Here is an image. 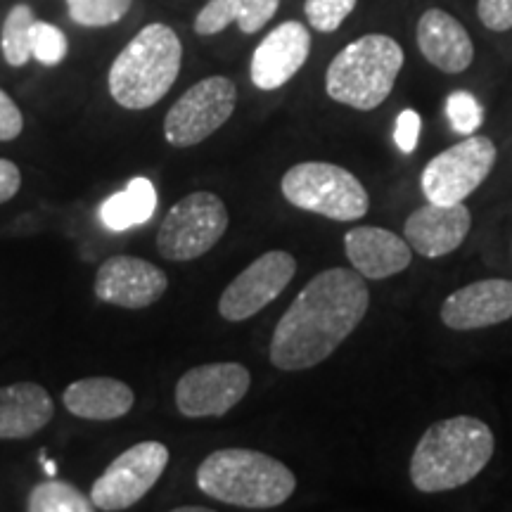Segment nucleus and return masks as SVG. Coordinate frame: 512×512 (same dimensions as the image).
<instances>
[{
	"instance_id": "26",
	"label": "nucleus",
	"mask_w": 512,
	"mask_h": 512,
	"mask_svg": "<svg viewBox=\"0 0 512 512\" xmlns=\"http://www.w3.org/2000/svg\"><path fill=\"white\" fill-rule=\"evenodd\" d=\"M69 53V41L64 31L55 24L36 19L34 31H31V55L43 67H57Z\"/></svg>"
},
{
	"instance_id": "6",
	"label": "nucleus",
	"mask_w": 512,
	"mask_h": 512,
	"mask_svg": "<svg viewBox=\"0 0 512 512\" xmlns=\"http://www.w3.org/2000/svg\"><path fill=\"white\" fill-rule=\"evenodd\" d=\"M280 190L297 209L332 221L363 219L370 209V197L363 183L351 171L330 162L292 166L280 181Z\"/></svg>"
},
{
	"instance_id": "22",
	"label": "nucleus",
	"mask_w": 512,
	"mask_h": 512,
	"mask_svg": "<svg viewBox=\"0 0 512 512\" xmlns=\"http://www.w3.org/2000/svg\"><path fill=\"white\" fill-rule=\"evenodd\" d=\"M157 190L147 178H133L121 192H114L100 204V221L114 233L143 226L155 216Z\"/></svg>"
},
{
	"instance_id": "7",
	"label": "nucleus",
	"mask_w": 512,
	"mask_h": 512,
	"mask_svg": "<svg viewBox=\"0 0 512 512\" xmlns=\"http://www.w3.org/2000/svg\"><path fill=\"white\" fill-rule=\"evenodd\" d=\"M228 230V209L214 192H192L178 200L157 230V249L169 261L200 259Z\"/></svg>"
},
{
	"instance_id": "11",
	"label": "nucleus",
	"mask_w": 512,
	"mask_h": 512,
	"mask_svg": "<svg viewBox=\"0 0 512 512\" xmlns=\"http://www.w3.org/2000/svg\"><path fill=\"white\" fill-rule=\"evenodd\" d=\"M252 375L242 363H204L176 384V408L185 418H221L245 399Z\"/></svg>"
},
{
	"instance_id": "21",
	"label": "nucleus",
	"mask_w": 512,
	"mask_h": 512,
	"mask_svg": "<svg viewBox=\"0 0 512 512\" xmlns=\"http://www.w3.org/2000/svg\"><path fill=\"white\" fill-rule=\"evenodd\" d=\"M278 8L280 0H209L197 12L192 29L197 36H216L235 22L242 34H256L271 22Z\"/></svg>"
},
{
	"instance_id": "19",
	"label": "nucleus",
	"mask_w": 512,
	"mask_h": 512,
	"mask_svg": "<svg viewBox=\"0 0 512 512\" xmlns=\"http://www.w3.org/2000/svg\"><path fill=\"white\" fill-rule=\"evenodd\" d=\"M55 403L48 389L36 382L0 387V441L29 439L53 420Z\"/></svg>"
},
{
	"instance_id": "13",
	"label": "nucleus",
	"mask_w": 512,
	"mask_h": 512,
	"mask_svg": "<svg viewBox=\"0 0 512 512\" xmlns=\"http://www.w3.org/2000/svg\"><path fill=\"white\" fill-rule=\"evenodd\" d=\"M169 278L162 268L138 256H110L95 273L93 292L100 302L121 309H147L164 297Z\"/></svg>"
},
{
	"instance_id": "31",
	"label": "nucleus",
	"mask_w": 512,
	"mask_h": 512,
	"mask_svg": "<svg viewBox=\"0 0 512 512\" xmlns=\"http://www.w3.org/2000/svg\"><path fill=\"white\" fill-rule=\"evenodd\" d=\"M24 131V117L22 110L8 93L0 88V143H8L22 136Z\"/></svg>"
},
{
	"instance_id": "18",
	"label": "nucleus",
	"mask_w": 512,
	"mask_h": 512,
	"mask_svg": "<svg viewBox=\"0 0 512 512\" xmlns=\"http://www.w3.org/2000/svg\"><path fill=\"white\" fill-rule=\"evenodd\" d=\"M422 57L444 74H460L475 60V46L467 29L446 10H425L415 29Z\"/></svg>"
},
{
	"instance_id": "17",
	"label": "nucleus",
	"mask_w": 512,
	"mask_h": 512,
	"mask_svg": "<svg viewBox=\"0 0 512 512\" xmlns=\"http://www.w3.org/2000/svg\"><path fill=\"white\" fill-rule=\"evenodd\" d=\"M347 259L363 278L384 280L406 271L411 266L413 249L406 238L392 233L387 228L358 226L344 235Z\"/></svg>"
},
{
	"instance_id": "24",
	"label": "nucleus",
	"mask_w": 512,
	"mask_h": 512,
	"mask_svg": "<svg viewBox=\"0 0 512 512\" xmlns=\"http://www.w3.org/2000/svg\"><path fill=\"white\" fill-rule=\"evenodd\" d=\"M95 508L91 496H83L74 484L48 479L29 491V512H91Z\"/></svg>"
},
{
	"instance_id": "12",
	"label": "nucleus",
	"mask_w": 512,
	"mask_h": 512,
	"mask_svg": "<svg viewBox=\"0 0 512 512\" xmlns=\"http://www.w3.org/2000/svg\"><path fill=\"white\" fill-rule=\"evenodd\" d=\"M297 273V261L290 252L273 249L252 261L238 278L223 290L219 313L230 323H240L275 302Z\"/></svg>"
},
{
	"instance_id": "15",
	"label": "nucleus",
	"mask_w": 512,
	"mask_h": 512,
	"mask_svg": "<svg viewBox=\"0 0 512 512\" xmlns=\"http://www.w3.org/2000/svg\"><path fill=\"white\" fill-rule=\"evenodd\" d=\"M512 318V280H477L448 294L441 304L446 328L465 332L491 328Z\"/></svg>"
},
{
	"instance_id": "3",
	"label": "nucleus",
	"mask_w": 512,
	"mask_h": 512,
	"mask_svg": "<svg viewBox=\"0 0 512 512\" xmlns=\"http://www.w3.org/2000/svg\"><path fill=\"white\" fill-rule=\"evenodd\" d=\"M197 486L219 503L245 510L278 508L297 489V477L285 463L252 448H221L197 467Z\"/></svg>"
},
{
	"instance_id": "8",
	"label": "nucleus",
	"mask_w": 512,
	"mask_h": 512,
	"mask_svg": "<svg viewBox=\"0 0 512 512\" xmlns=\"http://www.w3.org/2000/svg\"><path fill=\"white\" fill-rule=\"evenodd\" d=\"M238 88L228 76H207L190 86L164 117V138L174 147L200 145L233 117Z\"/></svg>"
},
{
	"instance_id": "29",
	"label": "nucleus",
	"mask_w": 512,
	"mask_h": 512,
	"mask_svg": "<svg viewBox=\"0 0 512 512\" xmlns=\"http://www.w3.org/2000/svg\"><path fill=\"white\" fill-rule=\"evenodd\" d=\"M479 22L491 31L512 29V0H479Z\"/></svg>"
},
{
	"instance_id": "34",
	"label": "nucleus",
	"mask_w": 512,
	"mask_h": 512,
	"mask_svg": "<svg viewBox=\"0 0 512 512\" xmlns=\"http://www.w3.org/2000/svg\"><path fill=\"white\" fill-rule=\"evenodd\" d=\"M176 512H209V508H176Z\"/></svg>"
},
{
	"instance_id": "9",
	"label": "nucleus",
	"mask_w": 512,
	"mask_h": 512,
	"mask_svg": "<svg viewBox=\"0 0 512 512\" xmlns=\"http://www.w3.org/2000/svg\"><path fill=\"white\" fill-rule=\"evenodd\" d=\"M166 465H169V448L162 441H140L126 448L93 482V505L105 512L133 508L162 479Z\"/></svg>"
},
{
	"instance_id": "10",
	"label": "nucleus",
	"mask_w": 512,
	"mask_h": 512,
	"mask_svg": "<svg viewBox=\"0 0 512 512\" xmlns=\"http://www.w3.org/2000/svg\"><path fill=\"white\" fill-rule=\"evenodd\" d=\"M496 164V145L486 136H467L432 159L420 185L434 204H458L486 181Z\"/></svg>"
},
{
	"instance_id": "23",
	"label": "nucleus",
	"mask_w": 512,
	"mask_h": 512,
	"mask_svg": "<svg viewBox=\"0 0 512 512\" xmlns=\"http://www.w3.org/2000/svg\"><path fill=\"white\" fill-rule=\"evenodd\" d=\"M34 12L27 3L12 5L3 22V31H0V50H3L5 62L10 67H24L29 60H34L31 55V31H34Z\"/></svg>"
},
{
	"instance_id": "4",
	"label": "nucleus",
	"mask_w": 512,
	"mask_h": 512,
	"mask_svg": "<svg viewBox=\"0 0 512 512\" xmlns=\"http://www.w3.org/2000/svg\"><path fill=\"white\" fill-rule=\"evenodd\" d=\"M183 43L169 24L152 22L114 57L107 72L112 100L124 110H150L181 74Z\"/></svg>"
},
{
	"instance_id": "30",
	"label": "nucleus",
	"mask_w": 512,
	"mask_h": 512,
	"mask_svg": "<svg viewBox=\"0 0 512 512\" xmlns=\"http://www.w3.org/2000/svg\"><path fill=\"white\" fill-rule=\"evenodd\" d=\"M420 131H422L420 114L415 110H403L399 114V119H396V128H394V140L403 155H413L415 147H418Z\"/></svg>"
},
{
	"instance_id": "14",
	"label": "nucleus",
	"mask_w": 512,
	"mask_h": 512,
	"mask_svg": "<svg viewBox=\"0 0 512 512\" xmlns=\"http://www.w3.org/2000/svg\"><path fill=\"white\" fill-rule=\"evenodd\" d=\"M311 53V34L297 19L278 24L259 43L249 64V76L259 91H278L297 76Z\"/></svg>"
},
{
	"instance_id": "1",
	"label": "nucleus",
	"mask_w": 512,
	"mask_h": 512,
	"mask_svg": "<svg viewBox=\"0 0 512 512\" xmlns=\"http://www.w3.org/2000/svg\"><path fill=\"white\" fill-rule=\"evenodd\" d=\"M370 304L366 278L356 268H328L313 275L273 330L271 363L297 373L323 363L361 325Z\"/></svg>"
},
{
	"instance_id": "25",
	"label": "nucleus",
	"mask_w": 512,
	"mask_h": 512,
	"mask_svg": "<svg viewBox=\"0 0 512 512\" xmlns=\"http://www.w3.org/2000/svg\"><path fill=\"white\" fill-rule=\"evenodd\" d=\"M133 0H67L69 19L79 27L102 29L121 22Z\"/></svg>"
},
{
	"instance_id": "32",
	"label": "nucleus",
	"mask_w": 512,
	"mask_h": 512,
	"mask_svg": "<svg viewBox=\"0 0 512 512\" xmlns=\"http://www.w3.org/2000/svg\"><path fill=\"white\" fill-rule=\"evenodd\" d=\"M22 188V171L15 162L0 157V204L10 202Z\"/></svg>"
},
{
	"instance_id": "33",
	"label": "nucleus",
	"mask_w": 512,
	"mask_h": 512,
	"mask_svg": "<svg viewBox=\"0 0 512 512\" xmlns=\"http://www.w3.org/2000/svg\"><path fill=\"white\" fill-rule=\"evenodd\" d=\"M41 460H43V465H46L48 475L55 477V472H57V463H55V460H46V453H41Z\"/></svg>"
},
{
	"instance_id": "27",
	"label": "nucleus",
	"mask_w": 512,
	"mask_h": 512,
	"mask_svg": "<svg viewBox=\"0 0 512 512\" xmlns=\"http://www.w3.org/2000/svg\"><path fill=\"white\" fill-rule=\"evenodd\" d=\"M446 117L451 121L453 131L460 136H475L484 121V107L472 93L456 91L446 98Z\"/></svg>"
},
{
	"instance_id": "28",
	"label": "nucleus",
	"mask_w": 512,
	"mask_h": 512,
	"mask_svg": "<svg viewBox=\"0 0 512 512\" xmlns=\"http://www.w3.org/2000/svg\"><path fill=\"white\" fill-rule=\"evenodd\" d=\"M358 0H306L304 15L320 34H332L356 10Z\"/></svg>"
},
{
	"instance_id": "5",
	"label": "nucleus",
	"mask_w": 512,
	"mask_h": 512,
	"mask_svg": "<svg viewBox=\"0 0 512 512\" xmlns=\"http://www.w3.org/2000/svg\"><path fill=\"white\" fill-rule=\"evenodd\" d=\"M403 60V48L392 36H361L339 50L330 62L325 72V91L335 102L370 112L394 91Z\"/></svg>"
},
{
	"instance_id": "16",
	"label": "nucleus",
	"mask_w": 512,
	"mask_h": 512,
	"mask_svg": "<svg viewBox=\"0 0 512 512\" xmlns=\"http://www.w3.org/2000/svg\"><path fill=\"white\" fill-rule=\"evenodd\" d=\"M472 226V214L463 202L434 204L427 202L406 219L403 238L425 259H439L463 245Z\"/></svg>"
},
{
	"instance_id": "2",
	"label": "nucleus",
	"mask_w": 512,
	"mask_h": 512,
	"mask_svg": "<svg viewBox=\"0 0 512 512\" xmlns=\"http://www.w3.org/2000/svg\"><path fill=\"white\" fill-rule=\"evenodd\" d=\"M494 432L486 422L456 415L434 422L411 458V482L422 494H439L472 482L494 456Z\"/></svg>"
},
{
	"instance_id": "20",
	"label": "nucleus",
	"mask_w": 512,
	"mask_h": 512,
	"mask_svg": "<svg viewBox=\"0 0 512 512\" xmlns=\"http://www.w3.org/2000/svg\"><path fill=\"white\" fill-rule=\"evenodd\" d=\"M62 403L76 418L110 422L131 413L136 394L126 382L114 377H86L64 389Z\"/></svg>"
}]
</instances>
